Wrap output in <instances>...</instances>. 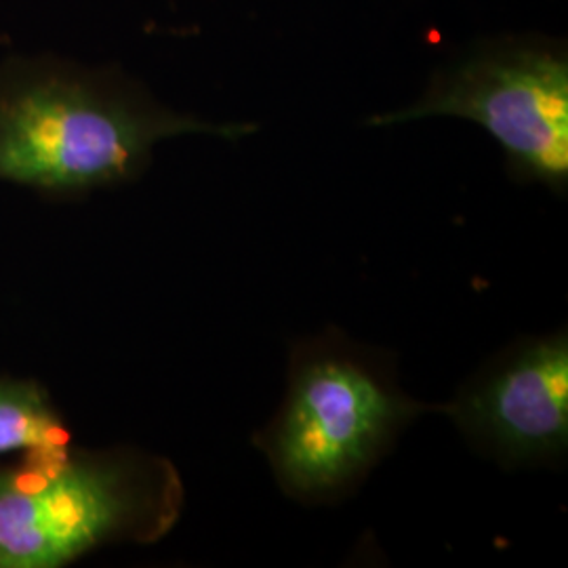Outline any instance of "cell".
<instances>
[{
	"mask_svg": "<svg viewBox=\"0 0 568 568\" xmlns=\"http://www.w3.org/2000/svg\"><path fill=\"white\" fill-rule=\"evenodd\" d=\"M248 122H204L152 102L135 84L60 63L0 70V180L44 192H87L133 180L156 143L206 133L236 142Z\"/></svg>",
	"mask_w": 568,
	"mask_h": 568,
	"instance_id": "1",
	"label": "cell"
},
{
	"mask_svg": "<svg viewBox=\"0 0 568 568\" xmlns=\"http://www.w3.org/2000/svg\"><path fill=\"white\" fill-rule=\"evenodd\" d=\"M427 406L344 335L297 345L276 417L255 436L286 495L314 501L354 487Z\"/></svg>",
	"mask_w": 568,
	"mask_h": 568,
	"instance_id": "3",
	"label": "cell"
},
{
	"mask_svg": "<svg viewBox=\"0 0 568 568\" xmlns=\"http://www.w3.org/2000/svg\"><path fill=\"white\" fill-rule=\"evenodd\" d=\"M453 116L480 124L504 148L509 166L554 192L568 185V60L560 49L508 42L438 74L422 100L373 116L386 126Z\"/></svg>",
	"mask_w": 568,
	"mask_h": 568,
	"instance_id": "4",
	"label": "cell"
},
{
	"mask_svg": "<svg viewBox=\"0 0 568 568\" xmlns=\"http://www.w3.org/2000/svg\"><path fill=\"white\" fill-rule=\"evenodd\" d=\"M445 413L506 466L558 462L568 448V337L558 331L508 347Z\"/></svg>",
	"mask_w": 568,
	"mask_h": 568,
	"instance_id": "5",
	"label": "cell"
},
{
	"mask_svg": "<svg viewBox=\"0 0 568 568\" xmlns=\"http://www.w3.org/2000/svg\"><path fill=\"white\" fill-rule=\"evenodd\" d=\"M175 467L131 450L26 455L0 469V568H58L108 544H150L175 525Z\"/></svg>",
	"mask_w": 568,
	"mask_h": 568,
	"instance_id": "2",
	"label": "cell"
},
{
	"mask_svg": "<svg viewBox=\"0 0 568 568\" xmlns=\"http://www.w3.org/2000/svg\"><path fill=\"white\" fill-rule=\"evenodd\" d=\"M70 447L68 427L39 384L0 379V455H49Z\"/></svg>",
	"mask_w": 568,
	"mask_h": 568,
	"instance_id": "6",
	"label": "cell"
}]
</instances>
